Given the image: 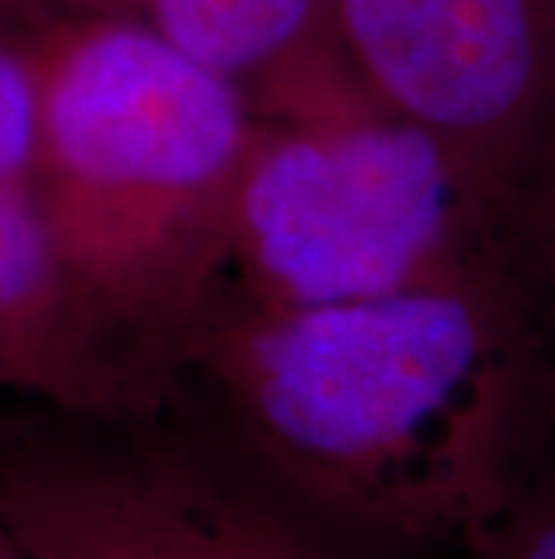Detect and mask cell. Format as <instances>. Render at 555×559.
Returning <instances> with one entry per match:
<instances>
[{
  "mask_svg": "<svg viewBox=\"0 0 555 559\" xmlns=\"http://www.w3.org/2000/svg\"><path fill=\"white\" fill-rule=\"evenodd\" d=\"M217 372L256 448L317 516L466 552L527 491L523 350L462 282L260 307Z\"/></svg>",
  "mask_w": 555,
  "mask_h": 559,
  "instance_id": "cell-1",
  "label": "cell"
},
{
  "mask_svg": "<svg viewBox=\"0 0 555 559\" xmlns=\"http://www.w3.org/2000/svg\"><path fill=\"white\" fill-rule=\"evenodd\" d=\"M253 134L239 83L148 22H47L26 185L94 325L167 314L195 289L231 239Z\"/></svg>",
  "mask_w": 555,
  "mask_h": 559,
  "instance_id": "cell-2",
  "label": "cell"
},
{
  "mask_svg": "<svg viewBox=\"0 0 555 559\" xmlns=\"http://www.w3.org/2000/svg\"><path fill=\"white\" fill-rule=\"evenodd\" d=\"M451 213L441 134L386 116L311 112L253 134L231 202V239L260 307L336 304L444 278Z\"/></svg>",
  "mask_w": 555,
  "mask_h": 559,
  "instance_id": "cell-3",
  "label": "cell"
},
{
  "mask_svg": "<svg viewBox=\"0 0 555 559\" xmlns=\"http://www.w3.org/2000/svg\"><path fill=\"white\" fill-rule=\"evenodd\" d=\"M0 509L29 559H358L198 473H29Z\"/></svg>",
  "mask_w": 555,
  "mask_h": 559,
  "instance_id": "cell-4",
  "label": "cell"
},
{
  "mask_svg": "<svg viewBox=\"0 0 555 559\" xmlns=\"http://www.w3.org/2000/svg\"><path fill=\"white\" fill-rule=\"evenodd\" d=\"M333 19L386 109L441 138L502 123L534 83V0H333Z\"/></svg>",
  "mask_w": 555,
  "mask_h": 559,
  "instance_id": "cell-5",
  "label": "cell"
},
{
  "mask_svg": "<svg viewBox=\"0 0 555 559\" xmlns=\"http://www.w3.org/2000/svg\"><path fill=\"white\" fill-rule=\"evenodd\" d=\"M98 336L29 185L0 177V383L91 397Z\"/></svg>",
  "mask_w": 555,
  "mask_h": 559,
  "instance_id": "cell-6",
  "label": "cell"
},
{
  "mask_svg": "<svg viewBox=\"0 0 555 559\" xmlns=\"http://www.w3.org/2000/svg\"><path fill=\"white\" fill-rule=\"evenodd\" d=\"M325 11L333 15V0H134L126 15L242 87L297 55Z\"/></svg>",
  "mask_w": 555,
  "mask_h": 559,
  "instance_id": "cell-7",
  "label": "cell"
},
{
  "mask_svg": "<svg viewBox=\"0 0 555 559\" xmlns=\"http://www.w3.org/2000/svg\"><path fill=\"white\" fill-rule=\"evenodd\" d=\"M51 19L29 0H0V177L29 181L40 112V40Z\"/></svg>",
  "mask_w": 555,
  "mask_h": 559,
  "instance_id": "cell-8",
  "label": "cell"
},
{
  "mask_svg": "<svg viewBox=\"0 0 555 559\" xmlns=\"http://www.w3.org/2000/svg\"><path fill=\"white\" fill-rule=\"evenodd\" d=\"M466 559H555V480H530Z\"/></svg>",
  "mask_w": 555,
  "mask_h": 559,
  "instance_id": "cell-9",
  "label": "cell"
},
{
  "mask_svg": "<svg viewBox=\"0 0 555 559\" xmlns=\"http://www.w3.org/2000/svg\"><path fill=\"white\" fill-rule=\"evenodd\" d=\"M33 8H44V4H58L65 8L69 15H126L134 0H29Z\"/></svg>",
  "mask_w": 555,
  "mask_h": 559,
  "instance_id": "cell-10",
  "label": "cell"
},
{
  "mask_svg": "<svg viewBox=\"0 0 555 559\" xmlns=\"http://www.w3.org/2000/svg\"><path fill=\"white\" fill-rule=\"evenodd\" d=\"M0 559H29L26 549L19 545L15 531H11V523L4 516V509H0Z\"/></svg>",
  "mask_w": 555,
  "mask_h": 559,
  "instance_id": "cell-11",
  "label": "cell"
}]
</instances>
